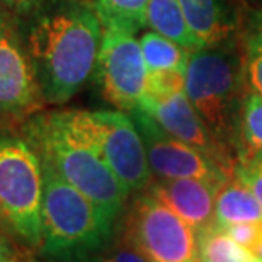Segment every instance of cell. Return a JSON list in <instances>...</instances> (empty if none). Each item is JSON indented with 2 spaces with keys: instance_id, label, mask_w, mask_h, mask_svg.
I'll return each mask as SVG.
<instances>
[{
  "instance_id": "6da1fadb",
  "label": "cell",
  "mask_w": 262,
  "mask_h": 262,
  "mask_svg": "<svg viewBox=\"0 0 262 262\" xmlns=\"http://www.w3.org/2000/svg\"><path fill=\"white\" fill-rule=\"evenodd\" d=\"M45 104H65L96 73L102 23L89 0H45L23 20Z\"/></svg>"
},
{
  "instance_id": "ac0fdd59",
  "label": "cell",
  "mask_w": 262,
  "mask_h": 262,
  "mask_svg": "<svg viewBox=\"0 0 262 262\" xmlns=\"http://www.w3.org/2000/svg\"><path fill=\"white\" fill-rule=\"evenodd\" d=\"M262 151V96L247 92L238 124V159Z\"/></svg>"
},
{
  "instance_id": "7402d4cb",
  "label": "cell",
  "mask_w": 262,
  "mask_h": 262,
  "mask_svg": "<svg viewBox=\"0 0 262 262\" xmlns=\"http://www.w3.org/2000/svg\"><path fill=\"white\" fill-rule=\"evenodd\" d=\"M227 230L242 247L262 262V222L232 225Z\"/></svg>"
},
{
  "instance_id": "ba28073f",
  "label": "cell",
  "mask_w": 262,
  "mask_h": 262,
  "mask_svg": "<svg viewBox=\"0 0 262 262\" xmlns=\"http://www.w3.org/2000/svg\"><path fill=\"white\" fill-rule=\"evenodd\" d=\"M23 20L0 9V126L28 121L43 107Z\"/></svg>"
},
{
  "instance_id": "52a82bcc",
  "label": "cell",
  "mask_w": 262,
  "mask_h": 262,
  "mask_svg": "<svg viewBox=\"0 0 262 262\" xmlns=\"http://www.w3.org/2000/svg\"><path fill=\"white\" fill-rule=\"evenodd\" d=\"M124 240L150 262H198V232L148 191L131 203Z\"/></svg>"
},
{
  "instance_id": "603a6c76",
  "label": "cell",
  "mask_w": 262,
  "mask_h": 262,
  "mask_svg": "<svg viewBox=\"0 0 262 262\" xmlns=\"http://www.w3.org/2000/svg\"><path fill=\"white\" fill-rule=\"evenodd\" d=\"M89 262H150L140 250H136L133 245H129L123 238L121 244L109 247L106 245L101 252H97Z\"/></svg>"
},
{
  "instance_id": "9a60e30c",
  "label": "cell",
  "mask_w": 262,
  "mask_h": 262,
  "mask_svg": "<svg viewBox=\"0 0 262 262\" xmlns=\"http://www.w3.org/2000/svg\"><path fill=\"white\" fill-rule=\"evenodd\" d=\"M146 26L189 51L203 48L201 41L187 24L179 0H148Z\"/></svg>"
},
{
  "instance_id": "ffe728a7",
  "label": "cell",
  "mask_w": 262,
  "mask_h": 262,
  "mask_svg": "<svg viewBox=\"0 0 262 262\" xmlns=\"http://www.w3.org/2000/svg\"><path fill=\"white\" fill-rule=\"evenodd\" d=\"M244 82L247 92L262 96V17L245 36L244 48Z\"/></svg>"
},
{
  "instance_id": "2e32d148",
  "label": "cell",
  "mask_w": 262,
  "mask_h": 262,
  "mask_svg": "<svg viewBox=\"0 0 262 262\" xmlns=\"http://www.w3.org/2000/svg\"><path fill=\"white\" fill-rule=\"evenodd\" d=\"M198 262H260L218 223L198 232Z\"/></svg>"
},
{
  "instance_id": "277c9868",
  "label": "cell",
  "mask_w": 262,
  "mask_h": 262,
  "mask_svg": "<svg viewBox=\"0 0 262 262\" xmlns=\"http://www.w3.org/2000/svg\"><path fill=\"white\" fill-rule=\"evenodd\" d=\"M186 94L213 136L235 155L244 92V60L232 39L191 51L186 67Z\"/></svg>"
},
{
  "instance_id": "9c48e42d",
  "label": "cell",
  "mask_w": 262,
  "mask_h": 262,
  "mask_svg": "<svg viewBox=\"0 0 262 262\" xmlns=\"http://www.w3.org/2000/svg\"><path fill=\"white\" fill-rule=\"evenodd\" d=\"M102 43L96 75L102 92L119 111L138 107L146 91V70L140 39L126 26L102 24Z\"/></svg>"
},
{
  "instance_id": "30bf717a",
  "label": "cell",
  "mask_w": 262,
  "mask_h": 262,
  "mask_svg": "<svg viewBox=\"0 0 262 262\" xmlns=\"http://www.w3.org/2000/svg\"><path fill=\"white\" fill-rule=\"evenodd\" d=\"M128 114L143 140L151 174L159 179H201L222 187L233 177L204 151L165 133L140 107Z\"/></svg>"
},
{
  "instance_id": "44dd1931",
  "label": "cell",
  "mask_w": 262,
  "mask_h": 262,
  "mask_svg": "<svg viewBox=\"0 0 262 262\" xmlns=\"http://www.w3.org/2000/svg\"><path fill=\"white\" fill-rule=\"evenodd\" d=\"M235 177L254 192L262 206V151L238 159L235 167Z\"/></svg>"
},
{
  "instance_id": "4fadbf2b",
  "label": "cell",
  "mask_w": 262,
  "mask_h": 262,
  "mask_svg": "<svg viewBox=\"0 0 262 262\" xmlns=\"http://www.w3.org/2000/svg\"><path fill=\"white\" fill-rule=\"evenodd\" d=\"M179 4L203 48L232 39L237 28V14L230 0H179Z\"/></svg>"
},
{
  "instance_id": "3957f363",
  "label": "cell",
  "mask_w": 262,
  "mask_h": 262,
  "mask_svg": "<svg viewBox=\"0 0 262 262\" xmlns=\"http://www.w3.org/2000/svg\"><path fill=\"white\" fill-rule=\"evenodd\" d=\"M41 157V155H39ZM43 162V244L48 262H89L109 244L113 223L85 194Z\"/></svg>"
},
{
  "instance_id": "8fae6325",
  "label": "cell",
  "mask_w": 262,
  "mask_h": 262,
  "mask_svg": "<svg viewBox=\"0 0 262 262\" xmlns=\"http://www.w3.org/2000/svg\"><path fill=\"white\" fill-rule=\"evenodd\" d=\"M138 107L174 138L204 151L225 170L235 176L237 159L214 138L192 106L184 87L146 89Z\"/></svg>"
},
{
  "instance_id": "d6986e66",
  "label": "cell",
  "mask_w": 262,
  "mask_h": 262,
  "mask_svg": "<svg viewBox=\"0 0 262 262\" xmlns=\"http://www.w3.org/2000/svg\"><path fill=\"white\" fill-rule=\"evenodd\" d=\"M102 24L126 26L138 33L146 26L148 0H89Z\"/></svg>"
},
{
  "instance_id": "7c38bea8",
  "label": "cell",
  "mask_w": 262,
  "mask_h": 262,
  "mask_svg": "<svg viewBox=\"0 0 262 262\" xmlns=\"http://www.w3.org/2000/svg\"><path fill=\"white\" fill-rule=\"evenodd\" d=\"M220 187L201 179H159L145 191L201 232L214 223V199Z\"/></svg>"
},
{
  "instance_id": "cb8c5ba5",
  "label": "cell",
  "mask_w": 262,
  "mask_h": 262,
  "mask_svg": "<svg viewBox=\"0 0 262 262\" xmlns=\"http://www.w3.org/2000/svg\"><path fill=\"white\" fill-rule=\"evenodd\" d=\"M45 0H0V9L15 15L20 20L28 19Z\"/></svg>"
},
{
  "instance_id": "d4e9b609",
  "label": "cell",
  "mask_w": 262,
  "mask_h": 262,
  "mask_svg": "<svg viewBox=\"0 0 262 262\" xmlns=\"http://www.w3.org/2000/svg\"><path fill=\"white\" fill-rule=\"evenodd\" d=\"M0 262H34L26 255L20 247H15L12 237L0 230Z\"/></svg>"
},
{
  "instance_id": "5bb4252c",
  "label": "cell",
  "mask_w": 262,
  "mask_h": 262,
  "mask_svg": "<svg viewBox=\"0 0 262 262\" xmlns=\"http://www.w3.org/2000/svg\"><path fill=\"white\" fill-rule=\"evenodd\" d=\"M252 222H262V206L254 192L233 176L216 192L214 223L222 227H232Z\"/></svg>"
},
{
  "instance_id": "8992f818",
  "label": "cell",
  "mask_w": 262,
  "mask_h": 262,
  "mask_svg": "<svg viewBox=\"0 0 262 262\" xmlns=\"http://www.w3.org/2000/svg\"><path fill=\"white\" fill-rule=\"evenodd\" d=\"M67 123L96 148L129 194L150 186L143 140L124 111H61Z\"/></svg>"
},
{
  "instance_id": "e0dca14e",
  "label": "cell",
  "mask_w": 262,
  "mask_h": 262,
  "mask_svg": "<svg viewBox=\"0 0 262 262\" xmlns=\"http://www.w3.org/2000/svg\"><path fill=\"white\" fill-rule=\"evenodd\" d=\"M141 53H143L145 65L148 73L159 72H181L186 73L189 50L181 45L167 39L155 31H146L140 38Z\"/></svg>"
},
{
  "instance_id": "7a4b0ae2",
  "label": "cell",
  "mask_w": 262,
  "mask_h": 262,
  "mask_svg": "<svg viewBox=\"0 0 262 262\" xmlns=\"http://www.w3.org/2000/svg\"><path fill=\"white\" fill-rule=\"evenodd\" d=\"M20 133L67 182L85 194L111 222L119 216L129 192L101 154L67 123L61 111L34 114L20 124Z\"/></svg>"
},
{
  "instance_id": "5b68a950",
  "label": "cell",
  "mask_w": 262,
  "mask_h": 262,
  "mask_svg": "<svg viewBox=\"0 0 262 262\" xmlns=\"http://www.w3.org/2000/svg\"><path fill=\"white\" fill-rule=\"evenodd\" d=\"M43 162L24 135L0 131V230L20 247L43 244Z\"/></svg>"
}]
</instances>
